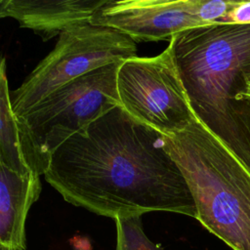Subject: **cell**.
Here are the masks:
<instances>
[{
    "label": "cell",
    "instance_id": "8",
    "mask_svg": "<svg viewBox=\"0 0 250 250\" xmlns=\"http://www.w3.org/2000/svg\"><path fill=\"white\" fill-rule=\"evenodd\" d=\"M108 0H0V17L18 21L43 41L89 24L95 13Z\"/></svg>",
    "mask_w": 250,
    "mask_h": 250
},
{
    "label": "cell",
    "instance_id": "7",
    "mask_svg": "<svg viewBox=\"0 0 250 250\" xmlns=\"http://www.w3.org/2000/svg\"><path fill=\"white\" fill-rule=\"evenodd\" d=\"M204 0H123L108 2L90 23L115 29L140 41H159L194 27L208 25Z\"/></svg>",
    "mask_w": 250,
    "mask_h": 250
},
{
    "label": "cell",
    "instance_id": "11",
    "mask_svg": "<svg viewBox=\"0 0 250 250\" xmlns=\"http://www.w3.org/2000/svg\"><path fill=\"white\" fill-rule=\"evenodd\" d=\"M116 229L115 250H163L145 233L142 216L121 217L114 220Z\"/></svg>",
    "mask_w": 250,
    "mask_h": 250
},
{
    "label": "cell",
    "instance_id": "1",
    "mask_svg": "<svg viewBox=\"0 0 250 250\" xmlns=\"http://www.w3.org/2000/svg\"><path fill=\"white\" fill-rule=\"evenodd\" d=\"M44 177L68 203L113 220L155 211L196 218L165 135L121 105L59 146Z\"/></svg>",
    "mask_w": 250,
    "mask_h": 250
},
{
    "label": "cell",
    "instance_id": "5",
    "mask_svg": "<svg viewBox=\"0 0 250 250\" xmlns=\"http://www.w3.org/2000/svg\"><path fill=\"white\" fill-rule=\"evenodd\" d=\"M136 42L109 27L80 25L62 32L55 48L13 92L20 116L61 86L104 65L136 57Z\"/></svg>",
    "mask_w": 250,
    "mask_h": 250
},
{
    "label": "cell",
    "instance_id": "12",
    "mask_svg": "<svg viewBox=\"0 0 250 250\" xmlns=\"http://www.w3.org/2000/svg\"><path fill=\"white\" fill-rule=\"evenodd\" d=\"M222 22L250 24V1H237L234 8L227 15Z\"/></svg>",
    "mask_w": 250,
    "mask_h": 250
},
{
    "label": "cell",
    "instance_id": "6",
    "mask_svg": "<svg viewBox=\"0 0 250 250\" xmlns=\"http://www.w3.org/2000/svg\"><path fill=\"white\" fill-rule=\"evenodd\" d=\"M117 92L129 114L165 136L183 131L195 117L169 47L154 57L122 62Z\"/></svg>",
    "mask_w": 250,
    "mask_h": 250
},
{
    "label": "cell",
    "instance_id": "4",
    "mask_svg": "<svg viewBox=\"0 0 250 250\" xmlns=\"http://www.w3.org/2000/svg\"><path fill=\"white\" fill-rule=\"evenodd\" d=\"M113 62L80 76L50 93L17 116L21 149L33 173L44 175L56 149L111 108L121 105Z\"/></svg>",
    "mask_w": 250,
    "mask_h": 250
},
{
    "label": "cell",
    "instance_id": "10",
    "mask_svg": "<svg viewBox=\"0 0 250 250\" xmlns=\"http://www.w3.org/2000/svg\"><path fill=\"white\" fill-rule=\"evenodd\" d=\"M0 165L20 175L30 172L21 149L17 116L12 107L5 58L0 66Z\"/></svg>",
    "mask_w": 250,
    "mask_h": 250
},
{
    "label": "cell",
    "instance_id": "3",
    "mask_svg": "<svg viewBox=\"0 0 250 250\" xmlns=\"http://www.w3.org/2000/svg\"><path fill=\"white\" fill-rule=\"evenodd\" d=\"M165 142L193 197L195 219L232 250H250V169L196 117Z\"/></svg>",
    "mask_w": 250,
    "mask_h": 250
},
{
    "label": "cell",
    "instance_id": "13",
    "mask_svg": "<svg viewBox=\"0 0 250 250\" xmlns=\"http://www.w3.org/2000/svg\"><path fill=\"white\" fill-rule=\"evenodd\" d=\"M240 101H245L247 99H250V75L246 77V81H245V88L242 92V94L240 95Z\"/></svg>",
    "mask_w": 250,
    "mask_h": 250
},
{
    "label": "cell",
    "instance_id": "9",
    "mask_svg": "<svg viewBox=\"0 0 250 250\" xmlns=\"http://www.w3.org/2000/svg\"><path fill=\"white\" fill-rule=\"evenodd\" d=\"M41 191L40 176L20 175L0 165V248L25 250V222Z\"/></svg>",
    "mask_w": 250,
    "mask_h": 250
},
{
    "label": "cell",
    "instance_id": "2",
    "mask_svg": "<svg viewBox=\"0 0 250 250\" xmlns=\"http://www.w3.org/2000/svg\"><path fill=\"white\" fill-rule=\"evenodd\" d=\"M168 47L195 117L250 169V99H239L250 75V24L187 29Z\"/></svg>",
    "mask_w": 250,
    "mask_h": 250
}]
</instances>
